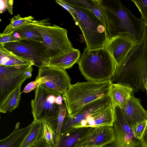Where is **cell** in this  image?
I'll use <instances>...</instances> for the list:
<instances>
[{
  "label": "cell",
  "instance_id": "obj_33",
  "mask_svg": "<svg viewBox=\"0 0 147 147\" xmlns=\"http://www.w3.org/2000/svg\"><path fill=\"white\" fill-rule=\"evenodd\" d=\"M30 147H53V146L48 144L44 139L41 137Z\"/></svg>",
  "mask_w": 147,
  "mask_h": 147
},
{
  "label": "cell",
  "instance_id": "obj_9",
  "mask_svg": "<svg viewBox=\"0 0 147 147\" xmlns=\"http://www.w3.org/2000/svg\"><path fill=\"white\" fill-rule=\"evenodd\" d=\"M7 50L39 68L43 67L47 48L44 43L23 39L1 44Z\"/></svg>",
  "mask_w": 147,
  "mask_h": 147
},
{
  "label": "cell",
  "instance_id": "obj_6",
  "mask_svg": "<svg viewBox=\"0 0 147 147\" xmlns=\"http://www.w3.org/2000/svg\"><path fill=\"white\" fill-rule=\"evenodd\" d=\"M76 11L78 17L76 23L82 30L86 47L92 50L103 48L107 40L106 28L91 11L74 0H65Z\"/></svg>",
  "mask_w": 147,
  "mask_h": 147
},
{
  "label": "cell",
  "instance_id": "obj_23",
  "mask_svg": "<svg viewBox=\"0 0 147 147\" xmlns=\"http://www.w3.org/2000/svg\"><path fill=\"white\" fill-rule=\"evenodd\" d=\"M31 128L20 147H30L42 136V121H34L32 123Z\"/></svg>",
  "mask_w": 147,
  "mask_h": 147
},
{
  "label": "cell",
  "instance_id": "obj_17",
  "mask_svg": "<svg viewBox=\"0 0 147 147\" xmlns=\"http://www.w3.org/2000/svg\"><path fill=\"white\" fill-rule=\"evenodd\" d=\"M80 56L79 50L74 48L63 55L50 59L45 63L44 67H53L65 70L71 68L75 63H77Z\"/></svg>",
  "mask_w": 147,
  "mask_h": 147
},
{
  "label": "cell",
  "instance_id": "obj_5",
  "mask_svg": "<svg viewBox=\"0 0 147 147\" xmlns=\"http://www.w3.org/2000/svg\"><path fill=\"white\" fill-rule=\"evenodd\" d=\"M78 124L74 128L113 127L114 111L109 96L96 100L72 114Z\"/></svg>",
  "mask_w": 147,
  "mask_h": 147
},
{
  "label": "cell",
  "instance_id": "obj_3",
  "mask_svg": "<svg viewBox=\"0 0 147 147\" xmlns=\"http://www.w3.org/2000/svg\"><path fill=\"white\" fill-rule=\"evenodd\" d=\"M77 63L85 78L95 82L111 80L116 65L111 55L104 48L90 50L86 47Z\"/></svg>",
  "mask_w": 147,
  "mask_h": 147
},
{
  "label": "cell",
  "instance_id": "obj_7",
  "mask_svg": "<svg viewBox=\"0 0 147 147\" xmlns=\"http://www.w3.org/2000/svg\"><path fill=\"white\" fill-rule=\"evenodd\" d=\"M49 23L45 19L38 24H33L47 48L44 66L50 59L63 55L74 48L68 38L67 30L55 24L50 25Z\"/></svg>",
  "mask_w": 147,
  "mask_h": 147
},
{
  "label": "cell",
  "instance_id": "obj_34",
  "mask_svg": "<svg viewBox=\"0 0 147 147\" xmlns=\"http://www.w3.org/2000/svg\"><path fill=\"white\" fill-rule=\"evenodd\" d=\"M140 147H147V125L141 138Z\"/></svg>",
  "mask_w": 147,
  "mask_h": 147
},
{
  "label": "cell",
  "instance_id": "obj_31",
  "mask_svg": "<svg viewBox=\"0 0 147 147\" xmlns=\"http://www.w3.org/2000/svg\"><path fill=\"white\" fill-rule=\"evenodd\" d=\"M15 41H18L14 37L12 32L7 34L2 33L0 34V44Z\"/></svg>",
  "mask_w": 147,
  "mask_h": 147
},
{
  "label": "cell",
  "instance_id": "obj_13",
  "mask_svg": "<svg viewBox=\"0 0 147 147\" xmlns=\"http://www.w3.org/2000/svg\"><path fill=\"white\" fill-rule=\"evenodd\" d=\"M115 139L113 127H92L75 145L80 147H103L112 143Z\"/></svg>",
  "mask_w": 147,
  "mask_h": 147
},
{
  "label": "cell",
  "instance_id": "obj_24",
  "mask_svg": "<svg viewBox=\"0 0 147 147\" xmlns=\"http://www.w3.org/2000/svg\"><path fill=\"white\" fill-rule=\"evenodd\" d=\"M34 17L31 16L22 18L19 14L15 16L11 19L10 24L7 26L2 33L8 34L13 30L25 24L31 23L37 24L40 21L34 20Z\"/></svg>",
  "mask_w": 147,
  "mask_h": 147
},
{
  "label": "cell",
  "instance_id": "obj_22",
  "mask_svg": "<svg viewBox=\"0 0 147 147\" xmlns=\"http://www.w3.org/2000/svg\"><path fill=\"white\" fill-rule=\"evenodd\" d=\"M34 23L26 24L14 30L18 33L22 39L31 40L44 43L42 37L34 26Z\"/></svg>",
  "mask_w": 147,
  "mask_h": 147
},
{
  "label": "cell",
  "instance_id": "obj_14",
  "mask_svg": "<svg viewBox=\"0 0 147 147\" xmlns=\"http://www.w3.org/2000/svg\"><path fill=\"white\" fill-rule=\"evenodd\" d=\"M137 45L128 37L117 36L107 39L104 48L111 55L116 65Z\"/></svg>",
  "mask_w": 147,
  "mask_h": 147
},
{
  "label": "cell",
  "instance_id": "obj_39",
  "mask_svg": "<svg viewBox=\"0 0 147 147\" xmlns=\"http://www.w3.org/2000/svg\"><path fill=\"white\" fill-rule=\"evenodd\" d=\"M74 147H80V146H76V145H75Z\"/></svg>",
  "mask_w": 147,
  "mask_h": 147
},
{
  "label": "cell",
  "instance_id": "obj_28",
  "mask_svg": "<svg viewBox=\"0 0 147 147\" xmlns=\"http://www.w3.org/2000/svg\"><path fill=\"white\" fill-rule=\"evenodd\" d=\"M141 13V18L147 22V0H131Z\"/></svg>",
  "mask_w": 147,
  "mask_h": 147
},
{
  "label": "cell",
  "instance_id": "obj_38",
  "mask_svg": "<svg viewBox=\"0 0 147 147\" xmlns=\"http://www.w3.org/2000/svg\"><path fill=\"white\" fill-rule=\"evenodd\" d=\"M6 7L5 0H0V13H2Z\"/></svg>",
  "mask_w": 147,
  "mask_h": 147
},
{
  "label": "cell",
  "instance_id": "obj_35",
  "mask_svg": "<svg viewBox=\"0 0 147 147\" xmlns=\"http://www.w3.org/2000/svg\"><path fill=\"white\" fill-rule=\"evenodd\" d=\"M5 6L11 15L13 14V0H5Z\"/></svg>",
  "mask_w": 147,
  "mask_h": 147
},
{
  "label": "cell",
  "instance_id": "obj_11",
  "mask_svg": "<svg viewBox=\"0 0 147 147\" xmlns=\"http://www.w3.org/2000/svg\"><path fill=\"white\" fill-rule=\"evenodd\" d=\"M31 65H0V103L21 83L28 78L25 73Z\"/></svg>",
  "mask_w": 147,
  "mask_h": 147
},
{
  "label": "cell",
  "instance_id": "obj_16",
  "mask_svg": "<svg viewBox=\"0 0 147 147\" xmlns=\"http://www.w3.org/2000/svg\"><path fill=\"white\" fill-rule=\"evenodd\" d=\"M134 91L133 89L128 85L113 83L109 96L113 107L121 108L130 98Z\"/></svg>",
  "mask_w": 147,
  "mask_h": 147
},
{
  "label": "cell",
  "instance_id": "obj_2",
  "mask_svg": "<svg viewBox=\"0 0 147 147\" xmlns=\"http://www.w3.org/2000/svg\"><path fill=\"white\" fill-rule=\"evenodd\" d=\"M96 0L105 22L107 39L126 36L138 44L143 35V19L135 17L120 0Z\"/></svg>",
  "mask_w": 147,
  "mask_h": 147
},
{
  "label": "cell",
  "instance_id": "obj_10",
  "mask_svg": "<svg viewBox=\"0 0 147 147\" xmlns=\"http://www.w3.org/2000/svg\"><path fill=\"white\" fill-rule=\"evenodd\" d=\"M47 90L61 94L65 93L71 85V79L65 69L51 66L39 68L35 80Z\"/></svg>",
  "mask_w": 147,
  "mask_h": 147
},
{
  "label": "cell",
  "instance_id": "obj_30",
  "mask_svg": "<svg viewBox=\"0 0 147 147\" xmlns=\"http://www.w3.org/2000/svg\"><path fill=\"white\" fill-rule=\"evenodd\" d=\"M147 125V119L137 124L132 129L136 138L140 141Z\"/></svg>",
  "mask_w": 147,
  "mask_h": 147
},
{
  "label": "cell",
  "instance_id": "obj_19",
  "mask_svg": "<svg viewBox=\"0 0 147 147\" xmlns=\"http://www.w3.org/2000/svg\"><path fill=\"white\" fill-rule=\"evenodd\" d=\"M32 123L26 127L18 129L16 126L13 131L8 137L0 141V147H20L32 127Z\"/></svg>",
  "mask_w": 147,
  "mask_h": 147
},
{
  "label": "cell",
  "instance_id": "obj_37",
  "mask_svg": "<svg viewBox=\"0 0 147 147\" xmlns=\"http://www.w3.org/2000/svg\"><path fill=\"white\" fill-rule=\"evenodd\" d=\"M60 94L56 98L55 100L56 103L59 105H60L62 104V100H63L62 96Z\"/></svg>",
  "mask_w": 147,
  "mask_h": 147
},
{
  "label": "cell",
  "instance_id": "obj_1",
  "mask_svg": "<svg viewBox=\"0 0 147 147\" xmlns=\"http://www.w3.org/2000/svg\"><path fill=\"white\" fill-rule=\"evenodd\" d=\"M143 22L141 40L116 65L111 81L113 84L128 85L134 91L141 90L147 93V22Z\"/></svg>",
  "mask_w": 147,
  "mask_h": 147
},
{
  "label": "cell",
  "instance_id": "obj_8",
  "mask_svg": "<svg viewBox=\"0 0 147 147\" xmlns=\"http://www.w3.org/2000/svg\"><path fill=\"white\" fill-rule=\"evenodd\" d=\"M35 96L31 101L32 113L34 121L45 120L57 128L59 105L55 102L61 94L39 85L35 89Z\"/></svg>",
  "mask_w": 147,
  "mask_h": 147
},
{
  "label": "cell",
  "instance_id": "obj_15",
  "mask_svg": "<svg viewBox=\"0 0 147 147\" xmlns=\"http://www.w3.org/2000/svg\"><path fill=\"white\" fill-rule=\"evenodd\" d=\"M120 108L125 119L132 129L137 124L147 119V111L142 105L140 99L135 97L133 94Z\"/></svg>",
  "mask_w": 147,
  "mask_h": 147
},
{
  "label": "cell",
  "instance_id": "obj_27",
  "mask_svg": "<svg viewBox=\"0 0 147 147\" xmlns=\"http://www.w3.org/2000/svg\"><path fill=\"white\" fill-rule=\"evenodd\" d=\"M66 110V107L65 103H62L61 105H59L57 117V137L55 144L58 142L63 121L67 113Z\"/></svg>",
  "mask_w": 147,
  "mask_h": 147
},
{
  "label": "cell",
  "instance_id": "obj_18",
  "mask_svg": "<svg viewBox=\"0 0 147 147\" xmlns=\"http://www.w3.org/2000/svg\"><path fill=\"white\" fill-rule=\"evenodd\" d=\"M92 128H74L60 135L58 142L53 147H74L79 140L87 134Z\"/></svg>",
  "mask_w": 147,
  "mask_h": 147
},
{
  "label": "cell",
  "instance_id": "obj_21",
  "mask_svg": "<svg viewBox=\"0 0 147 147\" xmlns=\"http://www.w3.org/2000/svg\"><path fill=\"white\" fill-rule=\"evenodd\" d=\"M27 64L33 65L30 61L9 52L3 47L2 44H0V65L14 66Z\"/></svg>",
  "mask_w": 147,
  "mask_h": 147
},
{
  "label": "cell",
  "instance_id": "obj_36",
  "mask_svg": "<svg viewBox=\"0 0 147 147\" xmlns=\"http://www.w3.org/2000/svg\"><path fill=\"white\" fill-rule=\"evenodd\" d=\"M31 65L28 68V70L26 71L25 74L26 76L28 77V78H30L32 76V72L33 70L32 68V66Z\"/></svg>",
  "mask_w": 147,
  "mask_h": 147
},
{
  "label": "cell",
  "instance_id": "obj_12",
  "mask_svg": "<svg viewBox=\"0 0 147 147\" xmlns=\"http://www.w3.org/2000/svg\"><path fill=\"white\" fill-rule=\"evenodd\" d=\"M113 127L115 139L112 143L103 147H141L140 141L136 138L132 128L128 125L118 107H113Z\"/></svg>",
  "mask_w": 147,
  "mask_h": 147
},
{
  "label": "cell",
  "instance_id": "obj_26",
  "mask_svg": "<svg viewBox=\"0 0 147 147\" xmlns=\"http://www.w3.org/2000/svg\"><path fill=\"white\" fill-rule=\"evenodd\" d=\"M74 0L76 3L91 11L101 21L106 28L104 19L98 6L96 0Z\"/></svg>",
  "mask_w": 147,
  "mask_h": 147
},
{
  "label": "cell",
  "instance_id": "obj_25",
  "mask_svg": "<svg viewBox=\"0 0 147 147\" xmlns=\"http://www.w3.org/2000/svg\"><path fill=\"white\" fill-rule=\"evenodd\" d=\"M42 129L41 137L49 144L53 146L55 144L57 137V128L45 120H42Z\"/></svg>",
  "mask_w": 147,
  "mask_h": 147
},
{
  "label": "cell",
  "instance_id": "obj_4",
  "mask_svg": "<svg viewBox=\"0 0 147 147\" xmlns=\"http://www.w3.org/2000/svg\"><path fill=\"white\" fill-rule=\"evenodd\" d=\"M111 80L88 81L71 84L62 94L67 113L71 115L97 99L109 95Z\"/></svg>",
  "mask_w": 147,
  "mask_h": 147
},
{
  "label": "cell",
  "instance_id": "obj_20",
  "mask_svg": "<svg viewBox=\"0 0 147 147\" xmlns=\"http://www.w3.org/2000/svg\"><path fill=\"white\" fill-rule=\"evenodd\" d=\"M21 83L13 91L0 103V112L5 113L7 111L11 112L18 107L21 98Z\"/></svg>",
  "mask_w": 147,
  "mask_h": 147
},
{
  "label": "cell",
  "instance_id": "obj_29",
  "mask_svg": "<svg viewBox=\"0 0 147 147\" xmlns=\"http://www.w3.org/2000/svg\"><path fill=\"white\" fill-rule=\"evenodd\" d=\"M55 2L68 11L71 14L76 23L78 20V17L77 13L75 9L67 2L65 0H57Z\"/></svg>",
  "mask_w": 147,
  "mask_h": 147
},
{
  "label": "cell",
  "instance_id": "obj_32",
  "mask_svg": "<svg viewBox=\"0 0 147 147\" xmlns=\"http://www.w3.org/2000/svg\"><path fill=\"white\" fill-rule=\"evenodd\" d=\"M39 80H38L30 82L25 86L21 93H28L36 88L39 85Z\"/></svg>",
  "mask_w": 147,
  "mask_h": 147
}]
</instances>
